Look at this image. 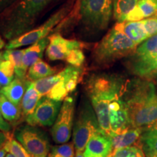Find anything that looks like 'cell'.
<instances>
[{
  "instance_id": "cell-2",
  "label": "cell",
  "mask_w": 157,
  "mask_h": 157,
  "mask_svg": "<svg viewBox=\"0 0 157 157\" xmlns=\"http://www.w3.org/2000/svg\"><path fill=\"white\" fill-rule=\"evenodd\" d=\"M60 0H17L0 13V32L10 41L34 29L39 20Z\"/></svg>"
},
{
  "instance_id": "cell-11",
  "label": "cell",
  "mask_w": 157,
  "mask_h": 157,
  "mask_svg": "<svg viewBox=\"0 0 157 157\" xmlns=\"http://www.w3.org/2000/svg\"><path fill=\"white\" fill-rule=\"evenodd\" d=\"M62 77L46 95V97L62 101L68 95L74 92L81 80L83 70L80 67L69 66L60 71Z\"/></svg>"
},
{
  "instance_id": "cell-16",
  "label": "cell",
  "mask_w": 157,
  "mask_h": 157,
  "mask_svg": "<svg viewBox=\"0 0 157 157\" xmlns=\"http://www.w3.org/2000/svg\"><path fill=\"white\" fill-rule=\"evenodd\" d=\"M30 82V80L27 78H20L16 76V78H13L10 83L5 87H2L0 94L5 95L15 105L20 106Z\"/></svg>"
},
{
  "instance_id": "cell-17",
  "label": "cell",
  "mask_w": 157,
  "mask_h": 157,
  "mask_svg": "<svg viewBox=\"0 0 157 157\" xmlns=\"http://www.w3.org/2000/svg\"><path fill=\"white\" fill-rule=\"evenodd\" d=\"M114 27L123 32L126 36L138 45L148 38L142 21H124L117 23Z\"/></svg>"
},
{
  "instance_id": "cell-35",
  "label": "cell",
  "mask_w": 157,
  "mask_h": 157,
  "mask_svg": "<svg viewBox=\"0 0 157 157\" xmlns=\"http://www.w3.org/2000/svg\"><path fill=\"white\" fill-rule=\"evenodd\" d=\"M146 157H157V151H156L148 150V149H143Z\"/></svg>"
},
{
  "instance_id": "cell-26",
  "label": "cell",
  "mask_w": 157,
  "mask_h": 157,
  "mask_svg": "<svg viewBox=\"0 0 157 157\" xmlns=\"http://www.w3.org/2000/svg\"><path fill=\"white\" fill-rule=\"evenodd\" d=\"M74 142L63 143L60 146L52 147L48 157H74Z\"/></svg>"
},
{
  "instance_id": "cell-34",
  "label": "cell",
  "mask_w": 157,
  "mask_h": 157,
  "mask_svg": "<svg viewBox=\"0 0 157 157\" xmlns=\"http://www.w3.org/2000/svg\"><path fill=\"white\" fill-rule=\"evenodd\" d=\"M10 136L11 135H10V133L4 132L0 130V149L3 148Z\"/></svg>"
},
{
  "instance_id": "cell-21",
  "label": "cell",
  "mask_w": 157,
  "mask_h": 157,
  "mask_svg": "<svg viewBox=\"0 0 157 157\" xmlns=\"http://www.w3.org/2000/svg\"><path fill=\"white\" fill-rule=\"evenodd\" d=\"M25 49H7L4 51V57L6 60H9L13 64L15 68V74L20 78L26 77L27 68L23 66V57Z\"/></svg>"
},
{
  "instance_id": "cell-40",
  "label": "cell",
  "mask_w": 157,
  "mask_h": 157,
  "mask_svg": "<svg viewBox=\"0 0 157 157\" xmlns=\"http://www.w3.org/2000/svg\"><path fill=\"white\" fill-rule=\"evenodd\" d=\"M5 57H4V52H0V61L4 60Z\"/></svg>"
},
{
  "instance_id": "cell-42",
  "label": "cell",
  "mask_w": 157,
  "mask_h": 157,
  "mask_svg": "<svg viewBox=\"0 0 157 157\" xmlns=\"http://www.w3.org/2000/svg\"><path fill=\"white\" fill-rule=\"evenodd\" d=\"M156 82H157V75H156Z\"/></svg>"
},
{
  "instance_id": "cell-1",
  "label": "cell",
  "mask_w": 157,
  "mask_h": 157,
  "mask_svg": "<svg viewBox=\"0 0 157 157\" xmlns=\"http://www.w3.org/2000/svg\"><path fill=\"white\" fill-rule=\"evenodd\" d=\"M121 99L126 104L133 127H151L157 121V95L154 84L147 79L126 83Z\"/></svg>"
},
{
  "instance_id": "cell-30",
  "label": "cell",
  "mask_w": 157,
  "mask_h": 157,
  "mask_svg": "<svg viewBox=\"0 0 157 157\" xmlns=\"http://www.w3.org/2000/svg\"><path fill=\"white\" fill-rule=\"evenodd\" d=\"M65 60L71 66L81 67L85 60V56L81 48H76L71 51Z\"/></svg>"
},
{
  "instance_id": "cell-20",
  "label": "cell",
  "mask_w": 157,
  "mask_h": 157,
  "mask_svg": "<svg viewBox=\"0 0 157 157\" xmlns=\"http://www.w3.org/2000/svg\"><path fill=\"white\" fill-rule=\"evenodd\" d=\"M57 73V68L52 67L42 59L37 61L29 67L26 77L31 82L36 81L48 76L54 75Z\"/></svg>"
},
{
  "instance_id": "cell-38",
  "label": "cell",
  "mask_w": 157,
  "mask_h": 157,
  "mask_svg": "<svg viewBox=\"0 0 157 157\" xmlns=\"http://www.w3.org/2000/svg\"><path fill=\"white\" fill-rule=\"evenodd\" d=\"M75 157H85V156H84L83 151H76Z\"/></svg>"
},
{
  "instance_id": "cell-7",
  "label": "cell",
  "mask_w": 157,
  "mask_h": 157,
  "mask_svg": "<svg viewBox=\"0 0 157 157\" xmlns=\"http://www.w3.org/2000/svg\"><path fill=\"white\" fill-rule=\"evenodd\" d=\"M126 83L123 78L115 75H94L88 80L87 91L90 99H104L112 101L120 98Z\"/></svg>"
},
{
  "instance_id": "cell-13",
  "label": "cell",
  "mask_w": 157,
  "mask_h": 157,
  "mask_svg": "<svg viewBox=\"0 0 157 157\" xmlns=\"http://www.w3.org/2000/svg\"><path fill=\"white\" fill-rule=\"evenodd\" d=\"M109 121L113 133H121L132 127L127 105L121 97L113 100L109 104Z\"/></svg>"
},
{
  "instance_id": "cell-23",
  "label": "cell",
  "mask_w": 157,
  "mask_h": 157,
  "mask_svg": "<svg viewBox=\"0 0 157 157\" xmlns=\"http://www.w3.org/2000/svg\"><path fill=\"white\" fill-rule=\"evenodd\" d=\"M138 0H113V17L118 23L124 22L127 15L136 6Z\"/></svg>"
},
{
  "instance_id": "cell-25",
  "label": "cell",
  "mask_w": 157,
  "mask_h": 157,
  "mask_svg": "<svg viewBox=\"0 0 157 157\" xmlns=\"http://www.w3.org/2000/svg\"><path fill=\"white\" fill-rule=\"evenodd\" d=\"M7 152L13 154L15 157H31L25 150L23 145L17 140L10 136L3 147Z\"/></svg>"
},
{
  "instance_id": "cell-27",
  "label": "cell",
  "mask_w": 157,
  "mask_h": 157,
  "mask_svg": "<svg viewBox=\"0 0 157 157\" xmlns=\"http://www.w3.org/2000/svg\"><path fill=\"white\" fill-rule=\"evenodd\" d=\"M111 157H146L142 147L131 146L117 149L111 153Z\"/></svg>"
},
{
  "instance_id": "cell-43",
  "label": "cell",
  "mask_w": 157,
  "mask_h": 157,
  "mask_svg": "<svg viewBox=\"0 0 157 157\" xmlns=\"http://www.w3.org/2000/svg\"><path fill=\"white\" fill-rule=\"evenodd\" d=\"M109 157H111V154H110V155H109Z\"/></svg>"
},
{
  "instance_id": "cell-14",
  "label": "cell",
  "mask_w": 157,
  "mask_h": 157,
  "mask_svg": "<svg viewBox=\"0 0 157 157\" xmlns=\"http://www.w3.org/2000/svg\"><path fill=\"white\" fill-rule=\"evenodd\" d=\"M112 151V143L109 136L99 131L90 137L84 155L85 157H109Z\"/></svg>"
},
{
  "instance_id": "cell-15",
  "label": "cell",
  "mask_w": 157,
  "mask_h": 157,
  "mask_svg": "<svg viewBox=\"0 0 157 157\" xmlns=\"http://www.w3.org/2000/svg\"><path fill=\"white\" fill-rule=\"evenodd\" d=\"M145 128L143 127H132L118 134L111 132L109 137L112 143L113 151L131 146L142 147L141 136Z\"/></svg>"
},
{
  "instance_id": "cell-36",
  "label": "cell",
  "mask_w": 157,
  "mask_h": 157,
  "mask_svg": "<svg viewBox=\"0 0 157 157\" xmlns=\"http://www.w3.org/2000/svg\"><path fill=\"white\" fill-rule=\"evenodd\" d=\"M6 153H7V151L4 148L0 149V157H5Z\"/></svg>"
},
{
  "instance_id": "cell-10",
  "label": "cell",
  "mask_w": 157,
  "mask_h": 157,
  "mask_svg": "<svg viewBox=\"0 0 157 157\" xmlns=\"http://www.w3.org/2000/svg\"><path fill=\"white\" fill-rule=\"evenodd\" d=\"M61 105V101L43 96L39 100L34 113L25 118L26 122L33 126H52L56 120Z\"/></svg>"
},
{
  "instance_id": "cell-18",
  "label": "cell",
  "mask_w": 157,
  "mask_h": 157,
  "mask_svg": "<svg viewBox=\"0 0 157 157\" xmlns=\"http://www.w3.org/2000/svg\"><path fill=\"white\" fill-rule=\"evenodd\" d=\"M48 44L49 38L45 37L31 44L28 48L25 49L23 57V66L28 68L35 63L37 60L42 59Z\"/></svg>"
},
{
  "instance_id": "cell-3",
  "label": "cell",
  "mask_w": 157,
  "mask_h": 157,
  "mask_svg": "<svg viewBox=\"0 0 157 157\" xmlns=\"http://www.w3.org/2000/svg\"><path fill=\"white\" fill-rule=\"evenodd\" d=\"M137 46L123 32L113 27L96 45L93 60L98 66H109L119 59L132 56Z\"/></svg>"
},
{
  "instance_id": "cell-8",
  "label": "cell",
  "mask_w": 157,
  "mask_h": 157,
  "mask_svg": "<svg viewBox=\"0 0 157 157\" xmlns=\"http://www.w3.org/2000/svg\"><path fill=\"white\" fill-rule=\"evenodd\" d=\"M14 136L31 157H48L50 151L49 138L37 126L29 124L20 126L15 129Z\"/></svg>"
},
{
  "instance_id": "cell-24",
  "label": "cell",
  "mask_w": 157,
  "mask_h": 157,
  "mask_svg": "<svg viewBox=\"0 0 157 157\" xmlns=\"http://www.w3.org/2000/svg\"><path fill=\"white\" fill-rule=\"evenodd\" d=\"M15 68L13 64L9 60L0 61V85L5 87L10 83L14 78Z\"/></svg>"
},
{
  "instance_id": "cell-5",
  "label": "cell",
  "mask_w": 157,
  "mask_h": 157,
  "mask_svg": "<svg viewBox=\"0 0 157 157\" xmlns=\"http://www.w3.org/2000/svg\"><path fill=\"white\" fill-rule=\"evenodd\" d=\"M75 0H68L42 25L10 41L6 45V48L16 49L21 47L28 46L38 42L40 39L48 37L55 27L72 13L75 7Z\"/></svg>"
},
{
  "instance_id": "cell-44",
  "label": "cell",
  "mask_w": 157,
  "mask_h": 157,
  "mask_svg": "<svg viewBox=\"0 0 157 157\" xmlns=\"http://www.w3.org/2000/svg\"><path fill=\"white\" fill-rule=\"evenodd\" d=\"M1 87H2V86H1V85H0V88H1Z\"/></svg>"
},
{
  "instance_id": "cell-28",
  "label": "cell",
  "mask_w": 157,
  "mask_h": 157,
  "mask_svg": "<svg viewBox=\"0 0 157 157\" xmlns=\"http://www.w3.org/2000/svg\"><path fill=\"white\" fill-rule=\"evenodd\" d=\"M143 149L157 151V131L150 128H145L141 136Z\"/></svg>"
},
{
  "instance_id": "cell-32",
  "label": "cell",
  "mask_w": 157,
  "mask_h": 157,
  "mask_svg": "<svg viewBox=\"0 0 157 157\" xmlns=\"http://www.w3.org/2000/svg\"><path fill=\"white\" fill-rule=\"evenodd\" d=\"M12 127L10 124L8 123V121H6L5 118L3 117L1 111H0V130L4 132L10 133L11 131Z\"/></svg>"
},
{
  "instance_id": "cell-37",
  "label": "cell",
  "mask_w": 157,
  "mask_h": 157,
  "mask_svg": "<svg viewBox=\"0 0 157 157\" xmlns=\"http://www.w3.org/2000/svg\"><path fill=\"white\" fill-rule=\"evenodd\" d=\"M5 42H4L3 39H2L1 36H0V50H1L2 49L5 47Z\"/></svg>"
},
{
  "instance_id": "cell-31",
  "label": "cell",
  "mask_w": 157,
  "mask_h": 157,
  "mask_svg": "<svg viewBox=\"0 0 157 157\" xmlns=\"http://www.w3.org/2000/svg\"><path fill=\"white\" fill-rule=\"evenodd\" d=\"M142 23L148 37L157 34V17L142 20Z\"/></svg>"
},
{
  "instance_id": "cell-41",
  "label": "cell",
  "mask_w": 157,
  "mask_h": 157,
  "mask_svg": "<svg viewBox=\"0 0 157 157\" xmlns=\"http://www.w3.org/2000/svg\"><path fill=\"white\" fill-rule=\"evenodd\" d=\"M5 157H15V156H13V154H10V153H9V154H7V155H6V156H5Z\"/></svg>"
},
{
  "instance_id": "cell-33",
  "label": "cell",
  "mask_w": 157,
  "mask_h": 157,
  "mask_svg": "<svg viewBox=\"0 0 157 157\" xmlns=\"http://www.w3.org/2000/svg\"><path fill=\"white\" fill-rule=\"evenodd\" d=\"M17 0H0V13L13 5Z\"/></svg>"
},
{
  "instance_id": "cell-12",
  "label": "cell",
  "mask_w": 157,
  "mask_h": 157,
  "mask_svg": "<svg viewBox=\"0 0 157 157\" xmlns=\"http://www.w3.org/2000/svg\"><path fill=\"white\" fill-rule=\"evenodd\" d=\"M49 44L46 48V56L50 60H65L72 50L82 49L83 43L73 39H67L60 34L48 36Z\"/></svg>"
},
{
  "instance_id": "cell-9",
  "label": "cell",
  "mask_w": 157,
  "mask_h": 157,
  "mask_svg": "<svg viewBox=\"0 0 157 157\" xmlns=\"http://www.w3.org/2000/svg\"><path fill=\"white\" fill-rule=\"evenodd\" d=\"M74 109L75 100L72 97H66L51 129V135L55 143L63 144L70 140L74 124Z\"/></svg>"
},
{
  "instance_id": "cell-4",
  "label": "cell",
  "mask_w": 157,
  "mask_h": 157,
  "mask_svg": "<svg viewBox=\"0 0 157 157\" xmlns=\"http://www.w3.org/2000/svg\"><path fill=\"white\" fill-rule=\"evenodd\" d=\"M113 0H78L79 21L87 29L102 31L107 28L113 10Z\"/></svg>"
},
{
  "instance_id": "cell-6",
  "label": "cell",
  "mask_w": 157,
  "mask_h": 157,
  "mask_svg": "<svg viewBox=\"0 0 157 157\" xmlns=\"http://www.w3.org/2000/svg\"><path fill=\"white\" fill-rule=\"evenodd\" d=\"M100 128L93 107L87 101H83L78 109L74 126L73 141L76 151H83L88 141Z\"/></svg>"
},
{
  "instance_id": "cell-19",
  "label": "cell",
  "mask_w": 157,
  "mask_h": 157,
  "mask_svg": "<svg viewBox=\"0 0 157 157\" xmlns=\"http://www.w3.org/2000/svg\"><path fill=\"white\" fill-rule=\"evenodd\" d=\"M41 98L42 96L36 90L33 82L31 81L25 90L21 103V111L25 118L34 113Z\"/></svg>"
},
{
  "instance_id": "cell-39",
  "label": "cell",
  "mask_w": 157,
  "mask_h": 157,
  "mask_svg": "<svg viewBox=\"0 0 157 157\" xmlns=\"http://www.w3.org/2000/svg\"><path fill=\"white\" fill-rule=\"evenodd\" d=\"M146 128H150V129H155V130L157 131V121L156 123L154 124V125H152L151 127H146Z\"/></svg>"
},
{
  "instance_id": "cell-22",
  "label": "cell",
  "mask_w": 157,
  "mask_h": 157,
  "mask_svg": "<svg viewBox=\"0 0 157 157\" xmlns=\"http://www.w3.org/2000/svg\"><path fill=\"white\" fill-rule=\"evenodd\" d=\"M0 111L8 122H16L21 119V110L19 106L12 103L2 94H0Z\"/></svg>"
},
{
  "instance_id": "cell-29",
  "label": "cell",
  "mask_w": 157,
  "mask_h": 157,
  "mask_svg": "<svg viewBox=\"0 0 157 157\" xmlns=\"http://www.w3.org/2000/svg\"><path fill=\"white\" fill-rule=\"evenodd\" d=\"M136 6L144 18L157 17V0H138Z\"/></svg>"
}]
</instances>
